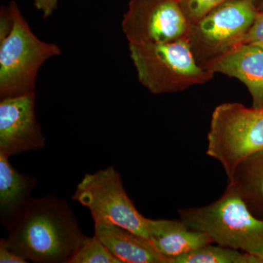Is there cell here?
<instances>
[{
	"label": "cell",
	"instance_id": "18",
	"mask_svg": "<svg viewBox=\"0 0 263 263\" xmlns=\"http://www.w3.org/2000/svg\"><path fill=\"white\" fill-rule=\"evenodd\" d=\"M242 43H256L263 46V11L258 10L253 25L246 34Z\"/></svg>",
	"mask_w": 263,
	"mask_h": 263
},
{
	"label": "cell",
	"instance_id": "21",
	"mask_svg": "<svg viewBox=\"0 0 263 263\" xmlns=\"http://www.w3.org/2000/svg\"><path fill=\"white\" fill-rule=\"evenodd\" d=\"M249 263H263V251L255 254H248Z\"/></svg>",
	"mask_w": 263,
	"mask_h": 263
},
{
	"label": "cell",
	"instance_id": "12",
	"mask_svg": "<svg viewBox=\"0 0 263 263\" xmlns=\"http://www.w3.org/2000/svg\"><path fill=\"white\" fill-rule=\"evenodd\" d=\"M150 241L166 258L171 259L203 246L213 243L205 233L189 228L181 219H153L146 218Z\"/></svg>",
	"mask_w": 263,
	"mask_h": 263
},
{
	"label": "cell",
	"instance_id": "13",
	"mask_svg": "<svg viewBox=\"0 0 263 263\" xmlns=\"http://www.w3.org/2000/svg\"><path fill=\"white\" fill-rule=\"evenodd\" d=\"M36 185V178L19 172L10 157L0 153V221L5 228L27 206Z\"/></svg>",
	"mask_w": 263,
	"mask_h": 263
},
{
	"label": "cell",
	"instance_id": "2",
	"mask_svg": "<svg viewBox=\"0 0 263 263\" xmlns=\"http://www.w3.org/2000/svg\"><path fill=\"white\" fill-rule=\"evenodd\" d=\"M190 229L205 233L213 243L255 254L263 251V220L254 216L231 183L216 201L179 210Z\"/></svg>",
	"mask_w": 263,
	"mask_h": 263
},
{
	"label": "cell",
	"instance_id": "9",
	"mask_svg": "<svg viewBox=\"0 0 263 263\" xmlns=\"http://www.w3.org/2000/svg\"><path fill=\"white\" fill-rule=\"evenodd\" d=\"M35 94L1 99L0 153L18 156L46 146L35 114Z\"/></svg>",
	"mask_w": 263,
	"mask_h": 263
},
{
	"label": "cell",
	"instance_id": "6",
	"mask_svg": "<svg viewBox=\"0 0 263 263\" xmlns=\"http://www.w3.org/2000/svg\"><path fill=\"white\" fill-rule=\"evenodd\" d=\"M72 200L87 208L94 221L117 224L150 240L146 217L137 210L113 166L85 174Z\"/></svg>",
	"mask_w": 263,
	"mask_h": 263
},
{
	"label": "cell",
	"instance_id": "16",
	"mask_svg": "<svg viewBox=\"0 0 263 263\" xmlns=\"http://www.w3.org/2000/svg\"><path fill=\"white\" fill-rule=\"evenodd\" d=\"M68 263H122L97 238L88 237L69 259Z\"/></svg>",
	"mask_w": 263,
	"mask_h": 263
},
{
	"label": "cell",
	"instance_id": "7",
	"mask_svg": "<svg viewBox=\"0 0 263 263\" xmlns=\"http://www.w3.org/2000/svg\"><path fill=\"white\" fill-rule=\"evenodd\" d=\"M258 9L252 0H229L191 24L190 41L195 56L205 62L242 43Z\"/></svg>",
	"mask_w": 263,
	"mask_h": 263
},
{
	"label": "cell",
	"instance_id": "23",
	"mask_svg": "<svg viewBox=\"0 0 263 263\" xmlns=\"http://www.w3.org/2000/svg\"><path fill=\"white\" fill-rule=\"evenodd\" d=\"M252 1H253V2H254V3H256V2H257V0H252Z\"/></svg>",
	"mask_w": 263,
	"mask_h": 263
},
{
	"label": "cell",
	"instance_id": "14",
	"mask_svg": "<svg viewBox=\"0 0 263 263\" xmlns=\"http://www.w3.org/2000/svg\"><path fill=\"white\" fill-rule=\"evenodd\" d=\"M228 183L235 186L252 214L263 220V149L242 161Z\"/></svg>",
	"mask_w": 263,
	"mask_h": 263
},
{
	"label": "cell",
	"instance_id": "17",
	"mask_svg": "<svg viewBox=\"0 0 263 263\" xmlns=\"http://www.w3.org/2000/svg\"><path fill=\"white\" fill-rule=\"evenodd\" d=\"M228 1L229 0H179L183 13L191 24Z\"/></svg>",
	"mask_w": 263,
	"mask_h": 263
},
{
	"label": "cell",
	"instance_id": "3",
	"mask_svg": "<svg viewBox=\"0 0 263 263\" xmlns=\"http://www.w3.org/2000/svg\"><path fill=\"white\" fill-rule=\"evenodd\" d=\"M140 83L152 94L183 91L209 82L214 73L198 65L190 39L155 44H129Z\"/></svg>",
	"mask_w": 263,
	"mask_h": 263
},
{
	"label": "cell",
	"instance_id": "11",
	"mask_svg": "<svg viewBox=\"0 0 263 263\" xmlns=\"http://www.w3.org/2000/svg\"><path fill=\"white\" fill-rule=\"evenodd\" d=\"M95 235L122 263H168L150 240L106 221H94Z\"/></svg>",
	"mask_w": 263,
	"mask_h": 263
},
{
	"label": "cell",
	"instance_id": "8",
	"mask_svg": "<svg viewBox=\"0 0 263 263\" xmlns=\"http://www.w3.org/2000/svg\"><path fill=\"white\" fill-rule=\"evenodd\" d=\"M122 27L129 44L190 39L191 24L179 0H130Z\"/></svg>",
	"mask_w": 263,
	"mask_h": 263
},
{
	"label": "cell",
	"instance_id": "22",
	"mask_svg": "<svg viewBox=\"0 0 263 263\" xmlns=\"http://www.w3.org/2000/svg\"><path fill=\"white\" fill-rule=\"evenodd\" d=\"M257 9H258L259 11H263V0L261 1L260 4L257 7Z\"/></svg>",
	"mask_w": 263,
	"mask_h": 263
},
{
	"label": "cell",
	"instance_id": "15",
	"mask_svg": "<svg viewBox=\"0 0 263 263\" xmlns=\"http://www.w3.org/2000/svg\"><path fill=\"white\" fill-rule=\"evenodd\" d=\"M169 263H249L248 254L212 243L171 259Z\"/></svg>",
	"mask_w": 263,
	"mask_h": 263
},
{
	"label": "cell",
	"instance_id": "5",
	"mask_svg": "<svg viewBox=\"0 0 263 263\" xmlns=\"http://www.w3.org/2000/svg\"><path fill=\"white\" fill-rule=\"evenodd\" d=\"M207 139V155L221 164L230 180L242 161L263 149V108L238 103L218 105Z\"/></svg>",
	"mask_w": 263,
	"mask_h": 263
},
{
	"label": "cell",
	"instance_id": "4",
	"mask_svg": "<svg viewBox=\"0 0 263 263\" xmlns=\"http://www.w3.org/2000/svg\"><path fill=\"white\" fill-rule=\"evenodd\" d=\"M9 7L13 27L0 41V98L35 94L38 71L48 60L61 53L54 43L34 34L15 2Z\"/></svg>",
	"mask_w": 263,
	"mask_h": 263
},
{
	"label": "cell",
	"instance_id": "19",
	"mask_svg": "<svg viewBox=\"0 0 263 263\" xmlns=\"http://www.w3.org/2000/svg\"><path fill=\"white\" fill-rule=\"evenodd\" d=\"M26 259L0 243V263H27Z\"/></svg>",
	"mask_w": 263,
	"mask_h": 263
},
{
	"label": "cell",
	"instance_id": "10",
	"mask_svg": "<svg viewBox=\"0 0 263 263\" xmlns=\"http://www.w3.org/2000/svg\"><path fill=\"white\" fill-rule=\"evenodd\" d=\"M213 73L235 78L246 85L254 108H263V46L242 43L203 64Z\"/></svg>",
	"mask_w": 263,
	"mask_h": 263
},
{
	"label": "cell",
	"instance_id": "1",
	"mask_svg": "<svg viewBox=\"0 0 263 263\" xmlns=\"http://www.w3.org/2000/svg\"><path fill=\"white\" fill-rule=\"evenodd\" d=\"M6 230L0 243L35 263H68L89 237L69 204L52 195L32 198Z\"/></svg>",
	"mask_w": 263,
	"mask_h": 263
},
{
	"label": "cell",
	"instance_id": "20",
	"mask_svg": "<svg viewBox=\"0 0 263 263\" xmlns=\"http://www.w3.org/2000/svg\"><path fill=\"white\" fill-rule=\"evenodd\" d=\"M58 0H34V7L41 10L43 14V18H46L53 13V10L57 9Z\"/></svg>",
	"mask_w": 263,
	"mask_h": 263
}]
</instances>
